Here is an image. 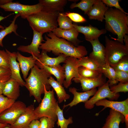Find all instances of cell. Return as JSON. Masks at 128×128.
<instances>
[{
    "mask_svg": "<svg viewBox=\"0 0 128 128\" xmlns=\"http://www.w3.org/2000/svg\"><path fill=\"white\" fill-rule=\"evenodd\" d=\"M45 38L46 41L41 43L39 49L47 52L51 51L55 55L63 54L67 57L72 56L80 59L86 55L88 51L84 46H76L65 39L59 38L52 32L47 33Z\"/></svg>",
    "mask_w": 128,
    "mask_h": 128,
    "instance_id": "1",
    "label": "cell"
},
{
    "mask_svg": "<svg viewBox=\"0 0 128 128\" xmlns=\"http://www.w3.org/2000/svg\"><path fill=\"white\" fill-rule=\"evenodd\" d=\"M30 74L25 79V87L29 92L30 96H33L38 103L42 100L41 95L44 93V87L47 91L51 86L48 79L51 75L45 69L39 68L35 64L31 69Z\"/></svg>",
    "mask_w": 128,
    "mask_h": 128,
    "instance_id": "2",
    "label": "cell"
},
{
    "mask_svg": "<svg viewBox=\"0 0 128 128\" xmlns=\"http://www.w3.org/2000/svg\"><path fill=\"white\" fill-rule=\"evenodd\" d=\"M127 14V13L119 9L110 8L105 15V29L117 35V38L111 37V38L123 44L124 36L128 34V16Z\"/></svg>",
    "mask_w": 128,
    "mask_h": 128,
    "instance_id": "3",
    "label": "cell"
},
{
    "mask_svg": "<svg viewBox=\"0 0 128 128\" xmlns=\"http://www.w3.org/2000/svg\"><path fill=\"white\" fill-rule=\"evenodd\" d=\"M59 13L41 10L26 19L32 30L43 34L52 32L57 27V19Z\"/></svg>",
    "mask_w": 128,
    "mask_h": 128,
    "instance_id": "4",
    "label": "cell"
},
{
    "mask_svg": "<svg viewBox=\"0 0 128 128\" xmlns=\"http://www.w3.org/2000/svg\"><path fill=\"white\" fill-rule=\"evenodd\" d=\"M58 101L54 96V89L47 91L44 87V96L38 106L35 109L34 113L38 119L46 117L56 122L57 119L56 111Z\"/></svg>",
    "mask_w": 128,
    "mask_h": 128,
    "instance_id": "5",
    "label": "cell"
},
{
    "mask_svg": "<svg viewBox=\"0 0 128 128\" xmlns=\"http://www.w3.org/2000/svg\"><path fill=\"white\" fill-rule=\"evenodd\" d=\"M106 62L112 68L124 56L128 55V50L124 45L116 40L105 37Z\"/></svg>",
    "mask_w": 128,
    "mask_h": 128,
    "instance_id": "6",
    "label": "cell"
},
{
    "mask_svg": "<svg viewBox=\"0 0 128 128\" xmlns=\"http://www.w3.org/2000/svg\"><path fill=\"white\" fill-rule=\"evenodd\" d=\"M0 8L5 11L17 12L22 18L25 19L29 16L41 11L43 7L39 3L36 5H29L12 2L0 5Z\"/></svg>",
    "mask_w": 128,
    "mask_h": 128,
    "instance_id": "7",
    "label": "cell"
},
{
    "mask_svg": "<svg viewBox=\"0 0 128 128\" xmlns=\"http://www.w3.org/2000/svg\"><path fill=\"white\" fill-rule=\"evenodd\" d=\"M27 107L23 102L15 101L10 107L0 114V123L10 125L13 124Z\"/></svg>",
    "mask_w": 128,
    "mask_h": 128,
    "instance_id": "8",
    "label": "cell"
},
{
    "mask_svg": "<svg viewBox=\"0 0 128 128\" xmlns=\"http://www.w3.org/2000/svg\"><path fill=\"white\" fill-rule=\"evenodd\" d=\"M120 96L119 93H114L110 90L109 83L107 81L99 87L93 96L84 103L85 107L87 109H91L94 108L96 102L99 100L106 98H108L110 100H116Z\"/></svg>",
    "mask_w": 128,
    "mask_h": 128,
    "instance_id": "9",
    "label": "cell"
},
{
    "mask_svg": "<svg viewBox=\"0 0 128 128\" xmlns=\"http://www.w3.org/2000/svg\"><path fill=\"white\" fill-rule=\"evenodd\" d=\"M78 59L74 57H67L63 65L64 69L65 76L63 85L66 88L72 84V80L73 78L77 79L79 77L78 71Z\"/></svg>",
    "mask_w": 128,
    "mask_h": 128,
    "instance_id": "10",
    "label": "cell"
},
{
    "mask_svg": "<svg viewBox=\"0 0 128 128\" xmlns=\"http://www.w3.org/2000/svg\"><path fill=\"white\" fill-rule=\"evenodd\" d=\"M97 106H103L104 110L108 107L121 113L124 116L126 128H128V99L121 101L109 100L105 99L99 100L95 103Z\"/></svg>",
    "mask_w": 128,
    "mask_h": 128,
    "instance_id": "11",
    "label": "cell"
},
{
    "mask_svg": "<svg viewBox=\"0 0 128 128\" xmlns=\"http://www.w3.org/2000/svg\"><path fill=\"white\" fill-rule=\"evenodd\" d=\"M33 36L31 44L27 46L21 45L17 49L23 52L30 53L32 56L38 58L40 55L39 47L43 41H45L42 37L43 34L33 30Z\"/></svg>",
    "mask_w": 128,
    "mask_h": 128,
    "instance_id": "12",
    "label": "cell"
},
{
    "mask_svg": "<svg viewBox=\"0 0 128 128\" xmlns=\"http://www.w3.org/2000/svg\"><path fill=\"white\" fill-rule=\"evenodd\" d=\"M35 109L33 105L28 106L15 123L12 125H9V127L10 128H27L33 120L38 119L35 113Z\"/></svg>",
    "mask_w": 128,
    "mask_h": 128,
    "instance_id": "13",
    "label": "cell"
},
{
    "mask_svg": "<svg viewBox=\"0 0 128 128\" xmlns=\"http://www.w3.org/2000/svg\"><path fill=\"white\" fill-rule=\"evenodd\" d=\"M92 47V51L89 57L96 63L100 67L106 63L105 47L100 42L99 39L89 41Z\"/></svg>",
    "mask_w": 128,
    "mask_h": 128,
    "instance_id": "14",
    "label": "cell"
},
{
    "mask_svg": "<svg viewBox=\"0 0 128 128\" xmlns=\"http://www.w3.org/2000/svg\"><path fill=\"white\" fill-rule=\"evenodd\" d=\"M73 25L79 33L84 35L85 40L88 41L98 39L101 35L105 34L107 32L105 29L99 30L90 25L83 26L74 23Z\"/></svg>",
    "mask_w": 128,
    "mask_h": 128,
    "instance_id": "15",
    "label": "cell"
},
{
    "mask_svg": "<svg viewBox=\"0 0 128 128\" xmlns=\"http://www.w3.org/2000/svg\"><path fill=\"white\" fill-rule=\"evenodd\" d=\"M5 51L9 56V68L11 78L17 81L21 87L25 86L26 82L22 79L20 73L19 64L16 61L17 52H11L5 49Z\"/></svg>",
    "mask_w": 128,
    "mask_h": 128,
    "instance_id": "16",
    "label": "cell"
},
{
    "mask_svg": "<svg viewBox=\"0 0 128 128\" xmlns=\"http://www.w3.org/2000/svg\"><path fill=\"white\" fill-rule=\"evenodd\" d=\"M47 52L42 50L38 58H36L35 64L36 65H44L47 66H57L61 63H64L67 56L63 54H60L56 57L52 58L49 56Z\"/></svg>",
    "mask_w": 128,
    "mask_h": 128,
    "instance_id": "17",
    "label": "cell"
},
{
    "mask_svg": "<svg viewBox=\"0 0 128 128\" xmlns=\"http://www.w3.org/2000/svg\"><path fill=\"white\" fill-rule=\"evenodd\" d=\"M72 80L76 83L80 82L82 91L84 92L101 86L106 82L105 79L102 76L97 78H84L80 75L78 78H73Z\"/></svg>",
    "mask_w": 128,
    "mask_h": 128,
    "instance_id": "18",
    "label": "cell"
},
{
    "mask_svg": "<svg viewBox=\"0 0 128 128\" xmlns=\"http://www.w3.org/2000/svg\"><path fill=\"white\" fill-rule=\"evenodd\" d=\"M77 90V89L74 87L69 88V91L73 95V99L69 103L66 105H64L63 106L64 108L68 106L72 107L81 102H85L88 100L90 97L94 95L97 90L96 88H95L83 92H79Z\"/></svg>",
    "mask_w": 128,
    "mask_h": 128,
    "instance_id": "19",
    "label": "cell"
},
{
    "mask_svg": "<svg viewBox=\"0 0 128 128\" xmlns=\"http://www.w3.org/2000/svg\"><path fill=\"white\" fill-rule=\"evenodd\" d=\"M109 8L101 0H96L87 14L90 19L96 20L102 22L105 14Z\"/></svg>",
    "mask_w": 128,
    "mask_h": 128,
    "instance_id": "20",
    "label": "cell"
},
{
    "mask_svg": "<svg viewBox=\"0 0 128 128\" xmlns=\"http://www.w3.org/2000/svg\"><path fill=\"white\" fill-rule=\"evenodd\" d=\"M57 37L66 39L74 46L79 45L81 41L78 38L79 32L73 27L68 30H64L57 27L52 32Z\"/></svg>",
    "mask_w": 128,
    "mask_h": 128,
    "instance_id": "21",
    "label": "cell"
},
{
    "mask_svg": "<svg viewBox=\"0 0 128 128\" xmlns=\"http://www.w3.org/2000/svg\"><path fill=\"white\" fill-rule=\"evenodd\" d=\"M20 86L17 81L11 78L5 82L2 94L9 98L16 101L20 95Z\"/></svg>",
    "mask_w": 128,
    "mask_h": 128,
    "instance_id": "22",
    "label": "cell"
},
{
    "mask_svg": "<svg viewBox=\"0 0 128 128\" xmlns=\"http://www.w3.org/2000/svg\"><path fill=\"white\" fill-rule=\"evenodd\" d=\"M39 3L42 6V10L47 12H63L66 0H40Z\"/></svg>",
    "mask_w": 128,
    "mask_h": 128,
    "instance_id": "23",
    "label": "cell"
},
{
    "mask_svg": "<svg viewBox=\"0 0 128 128\" xmlns=\"http://www.w3.org/2000/svg\"><path fill=\"white\" fill-rule=\"evenodd\" d=\"M125 122L124 116L119 112L111 109L105 123L101 128H119L120 123Z\"/></svg>",
    "mask_w": 128,
    "mask_h": 128,
    "instance_id": "24",
    "label": "cell"
},
{
    "mask_svg": "<svg viewBox=\"0 0 128 128\" xmlns=\"http://www.w3.org/2000/svg\"><path fill=\"white\" fill-rule=\"evenodd\" d=\"M17 57L23 75V77L25 79L27 78L30 70L33 67L35 64L37 58L33 56L29 57L24 56L18 51L17 52Z\"/></svg>",
    "mask_w": 128,
    "mask_h": 128,
    "instance_id": "25",
    "label": "cell"
},
{
    "mask_svg": "<svg viewBox=\"0 0 128 128\" xmlns=\"http://www.w3.org/2000/svg\"><path fill=\"white\" fill-rule=\"evenodd\" d=\"M48 81L49 84L56 92L58 103H61L70 98V96L66 93L63 86L51 76L49 78Z\"/></svg>",
    "mask_w": 128,
    "mask_h": 128,
    "instance_id": "26",
    "label": "cell"
},
{
    "mask_svg": "<svg viewBox=\"0 0 128 128\" xmlns=\"http://www.w3.org/2000/svg\"><path fill=\"white\" fill-rule=\"evenodd\" d=\"M37 66L40 69H45L51 75H54L56 78L57 81L63 86L65 80L64 69L63 66L59 64L57 66H48L44 65H40Z\"/></svg>",
    "mask_w": 128,
    "mask_h": 128,
    "instance_id": "27",
    "label": "cell"
},
{
    "mask_svg": "<svg viewBox=\"0 0 128 128\" xmlns=\"http://www.w3.org/2000/svg\"><path fill=\"white\" fill-rule=\"evenodd\" d=\"M100 71L106 77L108 78V81L109 87L116 85L118 83L116 80L115 70L109 64L106 62L105 64L100 67Z\"/></svg>",
    "mask_w": 128,
    "mask_h": 128,
    "instance_id": "28",
    "label": "cell"
},
{
    "mask_svg": "<svg viewBox=\"0 0 128 128\" xmlns=\"http://www.w3.org/2000/svg\"><path fill=\"white\" fill-rule=\"evenodd\" d=\"M20 16V14L18 13L14 16L11 23L8 27H6L4 29L0 30V46L3 47L2 41L4 38L8 34L14 32L16 35L19 36L16 32L18 25L15 24V21L17 18Z\"/></svg>",
    "mask_w": 128,
    "mask_h": 128,
    "instance_id": "29",
    "label": "cell"
},
{
    "mask_svg": "<svg viewBox=\"0 0 128 128\" xmlns=\"http://www.w3.org/2000/svg\"><path fill=\"white\" fill-rule=\"evenodd\" d=\"M78 67L83 66L91 70L100 72V67L89 56H84L78 59Z\"/></svg>",
    "mask_w": 128,
    "mask_h": 128,
    "instance_id": "30",
    "label": "cell"
},
{
    "mask_svg": "<svg viewBox=\"0 0 128 128\" xmlns=\"http://www.w3.org/2000/svg\"><path fill=\"white\" fill-rule=\"evenodd\" d=\"M56 114L57 119L56 124L58 127L60 128H68V125L73 123L72 117H69L68 119H65L64 117L63 113V110L60 108L58 105H57Z\"/></svg>",
    "mask_w": 128,
    "mask_h": 128,
    "instance_id": "31",
    "label": "cell"
},
{
    "mask_svg": "<svg viewBox=\"0 0 128 128\" xmlns=\"http://www.w3.org/2000/svg\"><path fill=\"white\" fill-rule=\"evenodd\" d=\"M57 21L59 28L64 30H68L73 27L72 21L64 13L59 12Z\"/></svg>",
    "mask_w": 128,
    "mask_h": 128,
    "instance_id": "32",
    "label": "cell"
},
{
    "mask_svg": "<svg viewBox=\"0 0 128 128\" xmlns=\"http://www.w3.org/2000/svg\"><path fill=\"white\" fill-rule=\"evenodd\" d=\"M96 0H81L77 3L76 2L72 4L70 6L71 9L78 7L83 11L85 14L87 13Z\"/></svg>",
    "mask_w": 128,
    "mask_h": 128,
    "instance_id": "33",
    "label": "cell"
},
{
    "mask_svg": "<svg viewBox=\"0 0 128 128\" xmlns=\"http://www.w3.org/2000/svg\"><path fill=\"white\" fill-rule=\"evenodd\" d=\"M78 71L80 76L86 78H97L102 76L103 74L100 71L91 70L82 66L78 67Z\"/></svg>",
    "mask_w": 128,
    "mask_h": 128,
    "instance_id": "34",
    "label": "cell"
},
{
    "mask_svg": "<svg viewBox=\"0 0 128 128\" xmlns=\"http://www.w3.org/2000/svg\"><path fill=\"white\" fill-rule=\"evenodd\" d=\"M15 101L0 95V114L9 108Z\"/></svg>",
    "mask_w": 128,
    "mask_h": 128,
    "instance_id": "35",
    "label": "cell"
},
{
    "mask_svg": "<svg viewBox=\"0 0 128 128\" xmlns=\"http://www.w3.org/2000/svg\"><path fill=\"white\" fill-rule=\"evenodd\" d=\"M112 68L114 70L123 71L128 73V55L123 57Z\"/></svg>",
    "mask_w": 128,
    "mask_h": 128,
    "instance_id": "36",
    "label": "cell"
},
{
    "mask_svg": "<svg viewBox=\"0 0 128 128\" xmlns=\"http://www.w3.org/2000/svg\"><path fill=\"white\" fill-rule=\"evenodd\" d=\"M110 90L115 93L120 92L126 93L128 91V82L122 83L119 82L118 84L112 86L110 87Z\"/></svg>",
    "mask_w": 128,
    "mask_h": 128,
    "instance_id": "37",
    "label": "cell"
},
{
    "mask_svg": "<svg viewBox=\"0 0 128 128\" xmlns=\"http://www.w3.org/2000/svg\"><path fill=\"white\" fill-rule=\"evenodd\" d=\"M72 21L75 23H83L86 21V19L80 14L74 12H68L64 13Z\"/></svg>",
    "mask_w": 128,
    "mask_h": 128,
    "instance_id": "38",
    "label": "cell"
},
{
    "mask_svg": "<svg viewBox=\"0 0 128 128\" xmlns=\"http://www.w3.org/2000/svg\"><path fill=\"white\" fill-rule=\"evenodd\" d=\"M0 67L9 68L8 55L4 50H0Z\"/></svg>",
    "mask_w": 128,
    "mask_h": 128,
    "instance_id": "39",
    "label": "cell"
},
{
    "mask_svg": "<svg viewBox=\"0 0 128 128\" xmlns=\"http://www.w3.org/2000/svg\"><path fill=\"white\" fill-rule=\"evenodd\" d=\"M40 128H53L55 122L50 118L43 117L40 119Z\"/></svg>",
    "mask_w": 128,
    "mask_h": 128,
    "instance_id": "40",
    "label": "cell"
},
{
    "mask_svg": "<svg viewBox=\"0 0 128 128\" xmlns=\"http://www.w3.org/2000/svg\"><path fill=\"white\" fill-rule=\"evenodd\" d=\"M11 78L10 68H5L0 67V82H5Z\"/></svg>",
    "mask_w": 128,
    "mask_h": 128,
    "instance_id": "41",
    "label": "cell"
},
{
    "mask_svg": "<svg viewBox=\"0 0 128 128\" xmlns=\"http://www.w3.org/2000/svg\"><path fill=\"white\" fill-rule=\"evenodd\" d=\"M116 80L122 83L128 82V73L123 71L115 70Z\"/></svg>",
    "mask_w": 128,
    "mask_h": 128,
    "instance_id": "42",
    "label": "cell"
},
{
    "mask_svg": "<svg viewBox=\"0 0 128 128\" xmlns=\"http://www.w3.org/2000/svg\"><path fill=\"white\" fill-rule=\"evenodd\" d=\"M101 0L109 8L114 7L116 9L120 10L124 13H126L124 11L123 9L121 8L120 5L119 3L120 0Z\"/></svg>",
    "mask_w": 128,
    "mask_h": 128,
    "instance_id": "43",
    "label": "cell"
},
{
    "mask_svg": "<svg viewBox=\"0 0 128 128\" xmlns=\"http://www.w3.org/2000/svg\"><path fill=\"white\" fill-rule=\"evenodd\" d=\"M40 123L38 119L33 120L29 124L27 128H40Z\"/></svg>",
    "mask_w": 128,
    "mask_h": 128,
    "instance_id": "44",
    "label": "cell"
},
{
    "mask_svg": "<svg viewBox=\"0 0 128 128\" xmlns=\"http://www.w3.org/2000/svg\"><path fill=\"white\" fill-rule=\"evenodd\" d=\"M123 41L125 43L124 45L127 49L128 50V36L127 35H125L124 36Z\"/></svg>",
    "mask_w": 128,
    "mask_h": 128,
    "instance_id": "45",
    "label": "cell"
},
{
    "mask_svg": "<svg viewBox=\"0 0 128 128\" xmlns=\"http://www.w3.org/2000/svg\"><path fill=\"white\" fill-rule=\"evenodd\" d=\"M12 1L11 0H0V5H5Z\"/></svg>",
    "mask_w": 128,
    "mask_h": 128,
    "instance_id": "46",
    "label": "cell"
},
{
    "mask_svg": "<svg viewBox=\"0 0 128 128\" xmlns=\"http://www.w3.org/2000/svg\"><path fill=\"white\" fill-rule=\"evenodd\" d=\"M5 82H0V95L2 94Z\"/></svg>",
    "mask_w": 128,
    "mask_h": 128,
    "instance_id": "47",
    "label": "cell"
},
{
    "mask_svg": "<svg viewBox=\"0 0 128 128\" xmlns=\"http://www.w3.org/2000/svg\"><path fill=\"white\" fill-rule=\"evenodd\" d=\"M11 14H10L9 15L5 17H4L2 16H0V22L2 20H3V19L7 18L9 16L11 15ZM5 28V27H4L2 26L1 25H0V29H4Z\"/></svg>",
    "mask_w": 128,
    "mask_h": 128,
    "instance_id": "48",
    "label": "cell"
},
{
    "mask_svg": "<svg viewBox=\"0 0 128 128\" xmlns=\"http://www.w3.org/2000/svg\"><path fill=\"white\" fill-rule=\"evenodd\" d=\"M8 125V124H4L0 123V128H4Z\"/></svg>",
    "mask_w": 128,
    "mask_h": 128,
    "instance_id": "49",
    "label": "cell"
},
{
    "mask_svg": "<svg viewBox=\"0 0 128 128\" xmlns=\"http://www.w3.org/2000/svg\"><path fill=\"white\" fill-rule=\"evenodd\" d=\"M78 0H68V1H73V2H77L78 1Z\"/></svg>",
    "mask_w": 128,
    "mask_h": 128,
    "instance_id": "50",
    "label": "cell"
},
{
    "mask_svg": "<svg viewBox=\"0 0 128 128\" xmlns=\"http://www.w3.org/2000/svg\"><path fill=\"white\" fill-rule=\"evenodd\" d=\"M9 124L8 125L5 127L4 128H10L9 127Z\"/></svg>",
    "mask_w": 128,
    "mask_h": 128,
    "instance_id": "51",
    "label": "cell"
}]
</instances>
